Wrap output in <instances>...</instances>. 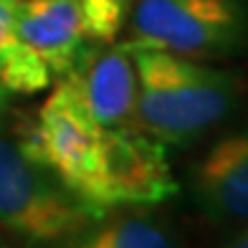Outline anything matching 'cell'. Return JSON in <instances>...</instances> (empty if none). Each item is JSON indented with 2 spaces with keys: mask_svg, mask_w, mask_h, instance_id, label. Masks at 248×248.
Returning a JSON list of instances; mask_svg holds the SVG:
<instances>
[{
  "mask_svg": "<svg viewBox=\"0 0 248 248\" xmlns=\"http://www.w3.org/2000/svg\"><path fill=\"white\" fill-rule=\"evenodd\" d=\"M137 124L167 147H190L233 114L241 76L177 53L134 48Z\"/></svg>",
  "mask_w": 248,
  "mask_h": 248,
  "instance_id": "cell-1",
  "label": "cell"
},
{
  "mask_svg": "<svg viewBox=\"0 0 248 248\" xmlns=\"http://www.w3.org/2000/svg\"><path fill=\"white\" fill-rule=\"evenodd\" d=\"M18 147L99 218L109 216L104 208V127L94 122L66 78L43 101Z\"/></svg>",
  "mask_w": 248,
  "mask_h": 248,
  "instance_id": "cell-2",
  "label": "cell"
},
{
  "mask_svg": "<svg viewBox=\"0 0 248 248\" xmlns=\"http://www.w3.org/2000/svg\"><path fill=\"white\" fill-rule=\"evenodd\" d=\"M122 46L198 61L248 53V0H134Z\"/></svg>",
  "mask_w": 248,
  "mask_h": 248,
  "instance_id": "cell-3",
  "label": "cell"
},
{
  "mask_svg": "<svg viewBox=\"0 0 248 248\" xmlns=\"http://www.w3.org/2000/svg\"><path fill=\"white\" fill-rule=\"evenodd\" d=\"M101 220L16 142L0 137V228L28 243H53Z\"/></svg>",
  "mask_w": 248,
  "mask_h": 248,
  "instance_id": "cell-4",
  "label": "cell"
},
{
  "mask_svg": "<svg viewBox=\"0 0 248 248\" xmlns=\"http://www.w3.org/2000/svg\"><path fill=\"white\" fill-rule=\"evenodd\" d=\"M180 193L167 144L140 124L104 127V208H155Z\"/></svg>",
  "mask_w": 248,
  "mask_h": 248,
  "instance_id": "cell-5",
  "label": "cell"
},
{
  "mask_svg": "<svg viewBox=\"0 0 248 248\" xmlns=\"http://www.w3.org/2000/svg\"><path fill=\"white\" fill-rule=\"evenodd\" d=\"M66 78L101 127L137 124V71L132 53L119 43H92Z\"/></svg>",
  "mask_w": 248,
  "mask_h": 248,
  "instance_id": "cell-6",
  "label": "cell"
},
{
  "mask_svg": "<svg viewBox=\"0 0 248 248\" xmlns=\"http://www.w3.org/2000/svg\"><path fill=\"white\" fill-rule=\"evenodd\" d=\"M190 183L202 216L216 223H248V127L213 144Z\"/></svg>",
  "mask_w": 248,
  "mask_h": 248,
  "instance_id": "cell-7",
  "label": "cell"
},
{
  "mask_svg": "<svg viewBox=\"0 0 248 248\" xmlns=\"http://www.w3.org/2000/svg\"><path fill=\"white\" fill-rule=\"evenodd\" d=\"M18 36L38 53L51 76H66L92 46L78 0H18Z\"/></svg>",
  "mask_w": 248,
  "mask_h": 248,
  "instance_id": "cell-8",
  "label": "cell"
},
{
  "mask_svg": "<svg viewBox=\"0 0 248 248\" xmlns=\"http://www.w3.org/2000/svg\"><path fill=\"white\" fill-rule=\"evenodd\" d=\"M18 0H0V81L10 94H36L51 84L48 66L18 36Z\"/></svg>",
  "mask_w": 248,
  "mask_h": 248,
  "instance_id": "cell-9",
  "label": "cell"
},
{
  "mask_svg": "<svg viewBox=\"0 0 248 248\" xmlns=\"http://www.w3.org/2000/svg\"><path fill=\"white\" fill-rule=\"evenodd\" d=\"M66 248H175L167 233L147 218L96 220L71 235Z\"/></svg>",
  "mask_w": 248,
  "mask_h": 248,
  "instance_id": "cell-10",
  "label": "cell"
},
{
  "mask_svg": "<svg viewBox=\"0 0 248 248\" xmlns=\"http://www.w3.org/2000/svg\"><path fill=\"white\" fill-rule=\"evenodd\" d=\"M86 18V31L94 43H111L127 23L134 0H78Z\"/></svg>",
  "mask_w": 248,
  "mask_h": 248,
  "instance_id": "cell-11",
  "label": "cell"
},
{
  "mask_svg": "<svg viewBox=\"0 0 248 248\" xmlns=\"http://www.w3.org/2000/svg\"><path fill=\"white\" fill-rule=\"evenodd\" d=\"M8 107H10V92L3 86V81H0V124H3V119L8 114Z\"/></svg>",
  "mask_w": 248,
  "mask_h": 248,
  "instance_id": "cell-12",
  "label": "cell"
},
{
  "mask_svg": "<svg viewBox=\"0 0 248 248\" xmlns=\"http://www.w3.org/2000/svg\"><path fill=\"white\" fill-rule=\"evenodd\" d=\"M225 248H248V231H243L241 235H235V238L225 246Z\"/></svg>",
  "mask_w": 248,
  "mask_h": 248,
  "instance_id": "cell-13",
  "label": "cell"
},
{
  "mask_svg": "<svg viewBox=\"0 0 248 248\" xmlns=\"http://www.w3.org/2000/svg\"><path fill=\"white\" fill-rule=\"evenodd\" d=\"M0 248H10V246H8V243H3V241H0Z\"/></svg>",
  "mask_w": 248,
  "mask_h": 248,
  "instance_id": "cell-14",
  "label": "cell"
}]
</instances>
